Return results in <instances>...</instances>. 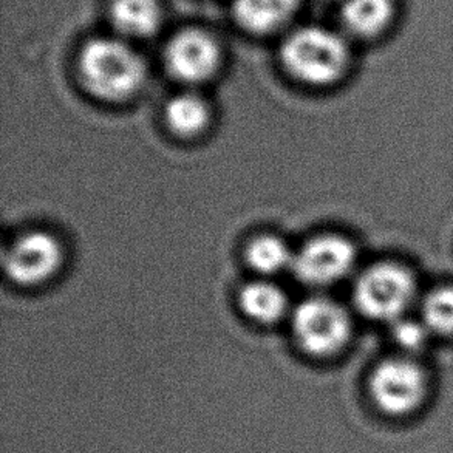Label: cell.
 I'll return each instance as SVG.
<instances>
[{
    "label": "cell",
    "instance_id": "obj_2",
    "mask_svg": "<svg viewBox=\"0 0 453 453\" xmlns=\"http://www.w3.org/2000/svg\"><path fill=\"white\" fill-rule=\"evenodd\" d=\"M349 56L342 36L320 27L295 31L282 47L285 68L312 86H326L339 80L347 70Z\"/></svg>",
    "mask_w": 453,
    "mask_h": 453
},
{
    "label": "cell",
    "instance_id": "obj_15",
    "mask_svg": "<svg viewBox=\"0 0 453 453\" xmlns=\"http://www.w3.org/2000/svg\"><path fill=\"white\" fill-rule=\"evenodd\" d=\"M423 322L430 331L453 334V287L435 289L426 297Z\"/></svg>",
    "mask_w": 453,
    "mask_h": 453
},
{
    "label": "cell",
    "instance_id": "obj_4",
    "mask_svg": "<svg viewBox=\"0 0 453 453\" xmlns=\"http://www.w3.org/2000/svg\"><path fill=\"white\" fill-rule=\"evenodd\" d=\"M349 328L347 311L325 297L302 302L293 318L297 342L316 356H330L342 349L349 341Z\"/></svg>",
    "mask_w": 453,
    "mask_h": 453
},
{
    "label": "cell",
    "instance_id": "obj_1",
    "mask_svg": "<svg viewBox=\"0 0 453 453\" xmlns=\"http://www.w3.org/2000/svg\"><path fill=\"white\" fill-rule=\"evenodd\" d=\"M81 76L98 98L118 101L134 95L146 78V65L135 50L117 39H95L80 58Z\"/></svg>",
    "mask_w": 453,
    "mask_h": 453
},
{
    "label": "cell",
    "instance_id": "obj_12",
    "mask_svg": "<svg viewBox=\"0 0 453 453\" xmlns=\"http://www.w3.org/2000/svg\"><path fill=\"white\" fill-rule=\"evenodd\" d=\"M240 305L250 318L260 322H273L285 311L287 296L273 283H250L240 293Z\"/></svg>",
    "mask_w": 453,
    "mask_h": 453
},
{
    "label": "cell",
    "instance_id": "obj_3",
    "mask_svg": "<svg viewBox=\"0 0 453 453\" xmlns=\"http://www.w3.org/2000/svg\"><path fill=\"white\" fill-rule=\"evenodd\" d=\"M417 285L409 271L396 264H378L362 273L355 287V303L367 318L396 322L415 299Z\"/></svg>",
    "mask_w": 453,
    "mask_h": 453
},
{
    "label": "cell",
    "instance_id": "obj_9",
    "mask_svg": "<svg viewBox=\"0 0 453 453\" xmlns=\"http://www.w3.org/2000/svg\"><path fill=\"white\" fill-rule=\"evenodd\" d=\"M111 18L123 36L148 37L158 30L163 12L158 0H113Z\"/></svg>",
    "mask_w": 453,
    "mask_h": 453
},
{
    "label": "cell",
    "instance_id": "obj_7",
    "mask_svg": "<svg viewBox=\"0 0 453 453\" xmlns=\"http://www.w3.org/2000/svg\"><path fill=\"white\" fill-rule=\"evenodd\" d=\"M59 242L47 233L22 235L6 252L5 268L14 282L36 285L47 280L61 265Z\"/></svg>",
    "mask_w": 453,
    "mask_h": 453
},
{
    "label": "cell",
    "instance_id": "obj_11",
    "mask_svg": "<svg viewBox=\"0 0 453 453\" xmlns=\"http://www.w3.org/2000/svg\"><path fill=\"white\" fill-rule=\"evenodd\" d=\"M393 0H345L342 22L345 28L357 37L378 36L392 22Z\"/></svg>",
    "mask_w": 453,
    "mask_h": 453
},
{
    "label": "cell",
    "instance_id": "obj_10",
    "mask_svg": "<svg viewBox=\"0 0 453 453\" xmlns=\"http://www.w3.org/2000/svg\"><path fill=\"white\" fill-rule=\"evenodd\" d=\"M299 0H235L234 12L246 30L270 33L288 22Z\"/></svg>",
    "mask_w": 453,
    "mask_h": 453
},
{
    "label": "cell",
    "instance_id": "obj_8",
    "mask_svg": "<svg viewBox=\"0 0 453 453\" xmlns=\"http://www.w3.org/2000/svg\"><path fill=\"white\" fill-rule=\"evenodd\" d=\"M165 64L178 80L202 82L209 80L220 65V49L203 31H181L167 43Z\"/></svg>",
    "mask_w": 453,
    "mask_h": 453
},
{
    "label": "cell",
    "instance_id": "obj_16",
    "mask_svg": "<svg viewBox=\"0 0 453 453\" xmlns=\"http://www.w3.org/2000/svg\"><path fill=\"white\" fill-rule=\"evenodd\" d=\"M429 331L427 325L424 322H417V320H405L401 318L396 322H393L395 341L398 342L399 347L409 349V351L423 349L424 345L427 342Z\"/></svg>",
    "mask_w": 453,
    "mask_h": 453
},
{
    "label": "cell",
    "instance_id": "obj_6",
    "mask_svg": "<svg viewBox=\"0 0 453 453\" xmlns=\"http://www.w3.org/2000/svg\"><path fill=\"white\" fill-rule=\"evenodd\" d=\"M356 251L342 235L326 234L306 242L293 260L296 276L308 285H330L347 276L355 265Z\"/></svg>",
    "mask_w": 453,
    "mask_h": 453
},
{
    "label": "cell",
    "instance_id": "obj_5",
    "mask_svg": "<svg viewBox=\"0 0 453 453\" xmlns=\"http://www.w3.org/2000/svg\"><path fill=\"white\" fill-rule=\"evenodd\" d=\"M426 390V374L409 359L382 362L370 380L374 403L388 415H407L415 411L423 403Z\"/></svg>",
    "mask_w": 453,
    "mask_h": 453
},
{
    "label": "cell",
    "instance_id": "obj_13",
    "mask_svg": "<svg viewBox=\"0 0 453 453\" xmlns=\"http://www.w3.org/2000/svg\"><path fill=\"white\" fill-rule=\"evenodd\" d=\"M165 119L172 130L180 135H196L208 124V104L204 99L192 93L178 95L165 107Z\"/></svg>",
    "mask_w": 453,
    "mask_h": 453
},
{
    "label": "cell",
    "instance_id": "obj_14",
    "mask_svg": "<svg viewBox=\"0 0 453 453\" xmlns=\"http://www.w3.org/2000/svg\"><path fill=\"white\" fill-rule=\"evenodd\" d=\"M248 258L256 270L270 274L289 265L293 266L295 256L282 239L276 235H262L250 245Z\"/></svg>",
    "mask_w": 453,
    "mask_h": 453
}]
</instances>
